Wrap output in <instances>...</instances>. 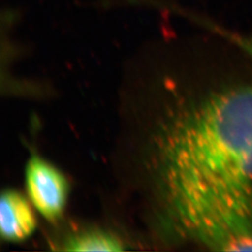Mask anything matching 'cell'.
I'll return each mask as SVG.
<instances>
[{
  "mask_svg": "<svg viewBox=\"0 0 252 252\" xmlns=\"http://www.w3.org/2000/svg\"><path fill=\"white\" fill-rule=\"evenodd\" d=\"M245 171H246L247 176L249 177V179L252 180V148L250 155L248 157V160H247V163H246V166H245Z\"/></svg>",
  "mask_w": 252,
  "mask_h": 252,
  "instance_id": "5b68a950",
  "label": "cell"
},
{
  "mask_svg": "<svg viewBox=\"0 0 252 252\" xmlns=\"http://www.w3.org/2000/svg\"><path fill=\"white\" fill-rule=\"evenodd\" d=\"M27 194L36 210L50 221L62 216L68 196L63 173L39 156L33 155L26 167Z\"/></svg>",
  "mask_w": 252,
  "mask_h": 252,
  "instance_id": "6da1fadb",
  "label": "cell"
},
{
  "mask_svg": "<svg viewBox=\"0 0 252 252\" xmlns=\"http://www.w3.org/2000/svg\"><path fill=\"white\" fill-rule=\"evenodd\" d=\"M229 38L234 44L238 46L244 52H246L252 58V37H246L240 35L229 34Z\"/></svg>",
  "mask_w": 252,
  "mask_h": 252,
  "instance_id": "277c9868",
  "label": "cell"
},
{
  "mask_svg": "<svg viewBox=\"0 0 252 252\" xmlns=\"http://www.w3.org/2000/svg\"><path fill=\"white\" fill-rule=\"evenodd\" d=\"M36 220L30 203L20 191L8 189L0 199V233L9 242H22L35 232Z\"/></svg>",
  "mask_w": 252,
  "mask_h": 252,
  "instance_id": "7a4b0ae2",
  "label": "cell"
},
{
  "mask_svg": "<svg viewBox=\"0 0 252 252\" xmlns=\"http://www.w3.org/2000/svg\"><path fill=\"white\" fill-rule=\"evenodd\" d=\"M67 252H123L124 244L114 234L104 230H85L77 233L63 244Z\"/></svg>",
  "mask_w": 252,
  "mask_h": 252,
  "instance_id": "3957f363",
  "label": "cell"
}]
</instances>
